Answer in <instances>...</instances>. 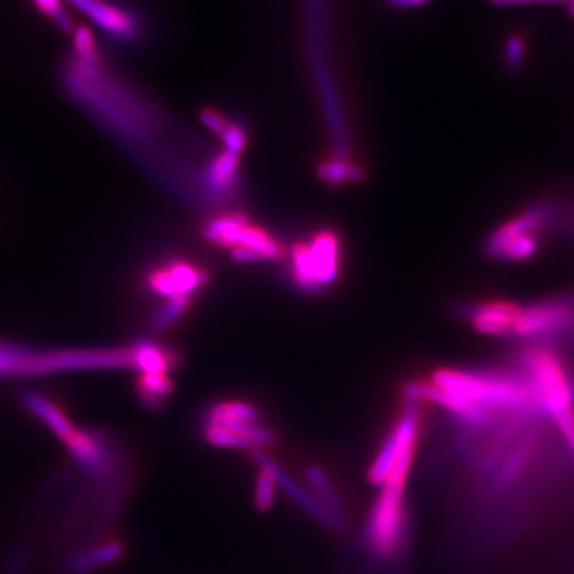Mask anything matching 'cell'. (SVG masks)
<instances>
[{"mask_svg":"<svg viewBox=\"0 0 574 574\" xmlns=\"http://www.w3.org/2000/svg\"><path fill=\"white\" fill-rule=\"evenodd\" d=\"M40 5L47 8V10H52V13L56 12V8H58V2H56V0H40Z\"/></svg>","mask_w":574,"mask_h":574,"instance_id":"d6986e66","label":"cell"},{"mask_svg":"<svg viewBox=\"0 0 574 574\" xmlns=\"http://www.w3.org/2000/svg\"><path fill=\"white\" fill-rule=\"evenodd\" d=\"M420 429L418 402L409 401L370 464L369 480L372 484L382 487L396 469L413 463Z\"/></svg>","mask_w":574,"mask_h":574,"instance_id":"5b68a950","label":"cell"},{"mask_svg":"<svg viewBox=\"0 0 574 574\" xmlns=\"http://www.w3.org/2000/svg\"><path fill=\"white\" fill-rule=\"evenodd\" d=\"M574 327V297L562 295L522 307L512 337L517 339H544Z\"/></svg>","mask_w":574,"mask_h":574,"instance_id":"8992f818","label":"cell"},{"mask_svg":"<svg viewBox=\"0 0 574 574\" xmlns=\"http://www.w3.org/2000/svg\"><path fill=\"white\" fill-rule=\"evenodd\" d=\"M500 7H517V5H557L567 4L574 8V0H492Z\"/></svg>","mask_w":574,"mask_h":574,"instance_id":"e0dca14e","label":"cell"},{"mask_svg":"<svg viewBox=\"0 0 574 574\" xmlns=\"http://www.w3.org/2000/svg\"><path fill=\"white\" fill-rule=\"evenodd\" d=\"M307 487L316 496V500L323 504L327 511L332 512L340 522H343V500L337 488L332 484L331 477L319 466H310L307 469Z\"/></svg>","mask_w":574,"mask_h":574,"instance_id":"8fae6325","label":"cell"},{"mask_svg":"<svg viewBox=\"0 0 574 574\" xmlns=\"http://www.w3.org/2000/svg\"><path fill=\"white\" fill-rule=\"evenodd\" d=\"M342 243L334 230H318L310 240L297 241L291 249V275L300 289L321 291L331 286L340 272Z\"/></svg>","mask_w":574,"mask_h":574,"instance_id":"3957f363","label":"cell"},{"mask_svg":"<svg viewBox=\"0 0 574 574\" xmlns=\"http://www.w3.org/2000/svg\"><path fill=\"white\" fill-rule=\"evenodd\" d=\"M276 487L275 480L265 469L259 468L256 484H254V503L259 511H268L275 504Z\"/></svg>","mask_w":574,"mask_h":574,"instance_id":"9a60e30c","label":"cell"},{"mask_svg":"<svg viewBox=\"0 0 574 574\" xmlns=\"http://www.w3.org/2000/svg\"><path fill=\"white\" fill-rule=\"evenodd\" d=\"M410 472H394L382 485L367 522V541L378 557H393L405 535V487Z\"/></svg>","mask_w":574,"mask_h":574,"instance_id":"277c9868","label":"cell"},{"mask_svg":"<svg viewBox=\"0 0 574 574\" xmlns=\"http://www.w3.org/2000/svg\"><path fill=\"white\" fill-rule=\"evenodd\" d=\"M522 307L509 300H487L469 308V321L480 334L512 337Z\"/></svg>","mask_w":574,"mask_h":574,"instance_id":"9c48e42d","label":"cell"},{"mask_svg":"<svg viewBox=\"0 0 574 574\" xmlns=\"http://www.w3.org/2000/svg\"><path fill=\"white\" fill-rule=\"evenodd\" d=\"M252 457L256 458L259 468L265 469V471L273 477L278 490L286 493L300 509L308 512V516L318 520L327 530L339 531L340 528L343 527V522H340L332 512L327 511L323 504L316 500V496L310 492V488L303 487L297 480L292 479V477L281 468L280 464L275 463L272 458L268 457L264 450L252 452Z\"/></svg>","mask_w":574,"mask_h":574,"instance_id":"52a82bcc","label":"cell"},{"mask_svg":"<svg viewBox=\"0 0 574 574\" xmlns=\"http://www.w3.org/2000/svg\"><path fill=\"white\" fill-rule=\"evenodd\" d=\"M238 168H240V154L225 149L209 166V185L217 192L229 190L235 182Z\"/></svg>","mask_w":574,"mask_h":574,"instance_id":"7c38bea8","label":"cell"},{"mask_svg":"<svg viewBox=\"0 0 574 574\" xmlns=\"http://www.w3.org/2000/svg\"><path fill=\"white\" fill-rule=\"evenodd\" d=\"M208 280L205 268L179 260L155 270L150 276V286L157 294L174 299L182 295L195 294L208 283Z\"/></svg>","mask_w":574,"mask_h":574,"instance_id":"ba28073f","label":"cell"},{"mask_svg":"<svg viewBox=\"0 0 574 574\" xmlns=\"http://www.w3.org/2000/svg\"><path fill=\"white\" fill-rule=\"evenodd\" d=\"M122 554V546L117 543H106L103 546L95 547L93 551L85 552L72 560L71 568L72 573H87V571L96 570L106 565V563L114 562Z\"/></svg>","mask_w":574,"mask_h":574,"instance_id":"4fadbf2b","label":"cell"},{"mask_svg":"<svg viewBox=\"0 0 574 574\" xmlns=\"http://www.w3.org/2000/svg\"><path fill=\"white\" fill-rule=\"evenodd\" d=\"M388 4L393 5V7L407 8V7H417V5L425 4L428 0H386Z\"/></svg>","mask_w":574,"mask_h":574,"instance_id":"ac0fdd59","label":"cell"},{"mask_svg":"<svg viewBox=\"0 0 574 574\" xmlns=\"http://www.w3.org/2000/svg\"><path fill=\"white\" fill-rule=\"evenodd\" d=\"M205 236L211 243L229 249L240 262L278 260L284 257L283 244L260 225L252 224L243 213L216 217L206 225Z\"/></svg>","mask_w":574,"mask_h":574,"instance_id":"7a4b0ae2","label":"cell"},{"mask_svg":"<svg viewBox=\"0 0 574 574\" xmlns=\"http://www.w3.org/2000/svg\"><path fill=\"white\" fill-rule=\"evenodd\" d=\"M504 56H506V64L511 69L522 67L523 58H525V42H523L522 37H511L508 45H506Z\"/></svg>","mask_w":574,"mask_h":574,"instance_id":"2e32d148","label":"cell"},{"mask_svg":"<svg viewBox=\"0 0 574 574\" xmlns=\"http://www.w3.org/2000/svg\"><path fill=\"white\" fill-rule=\"evenodd\" d=\"M24 404L64 442L75 433V428L72 426L71 420L67 418L66 413L59 409L58 405L53 404L50 399L44 398L40 394H26Z\"/></svg>","mask_w":574,"mask_h":574,"instance_id":"30bf717a","label":"cell"},{"mask_svg":"<svg viewBox=\"0 0 574 574\" xmlns=\"http://www.w3.org/2000/svg\"><path fill=\"white\" fill-rule=\"evenodd\" d=\"M203 433L209 444L221 449L256 452L276 442L275 431L265 425L256 405L235 399L217 402L208 410Z\"/></svg>","mask_w":574,"mask_h":574,"instance_id":"6da1fadb","label":"cell"},{"mask_svg":"<svg viewBox=\"0 0 574 574\" xmlns=\"http://www.w3.org/2000/svg\"><path fill=\"white\" fill-rule=\"evenodd\" d=\"M319 176L323 177L324 181L340 185L345 182H358L364 173L358 165L348 162L345 158H334L319 166Z\"/></svg>","mask_w":574,"mask_h":574,"instance_id":"5bb4252c","label":"cell"}]
</instances>
